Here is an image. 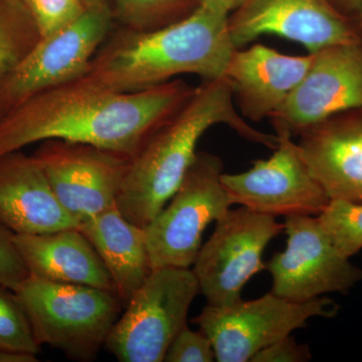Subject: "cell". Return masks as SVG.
Masks as SVG:
<instances>
[{
    "label": "cell",
    "instance_id": "4",
    "mask_svg": "<svg viewBox=\"0 0 362 362\" xmlns=\"http://www.w3.org/2000/svg\"><path fill=\"white\" fill-rule=\"evenodd\" d=\"M14 293L40 346L49 345L77 361L96 358L124 306L115 293L33 275Z\"/></svg>",
    "mask_w": 362,
    "mask_h": 362
},
{
    "label": "cell",
    "instance_id": "6",
    "mask_svg": "<svg viewBox=\"0 0 362 362\" xmlns=\"http://www.w3.org/2000/svg\"><path fill=\"white\" fill-rule=\"evenodd\" d=\"M199 293L192 269H153L128 300L105 346L120 362L163 361L169 345L187 326Z\"/></svg>",
    "mask_w": 362,
    "mask_h": 362
},
{
    "label": "cell",
    "instance_id": "5",
    "mask_svg": "<svg viewBox=\"0 0 362 362\" xmlns=\"http://www.w3.org/2000/svg\"><path fill=\"white\" fill-rule=\"evenodd\" d=\"M223 168L220 157L197 152L180 187L144 228L152 270L194 266L206 226L233 206L221 182Z\"/></svg>",
    "mask_w": 362,
    "mask_h": 362
},
{
    "label": "cell",
    "instance_id": "3",
    "mask_svg": "<svg viewBox=\"0 0 362 362\" xmlns=\"http://www.w3.org/2000/svg\"><path fill=\"white\" fill-rule=\"evenodd\" d=\"M228 16L199 4L182 20L149 32H111L81 80L114 92H137L180 75L223 77L235 47Z\"/></svg>",
    "mask_w": 362,
    "mask_h": 362
},
{
    "label": "cell",
    "instance_id": "19",
    "mask_svg": "<svg viewBox=\"0 0 362 362\" xmlns=\"http://www.w3.org/2000/svg\"><path fill=\"white\" fill-rule=\"evenodd\" d=\"M78 228L103 261L125 306L152 271L144 228L127 220L117 206L81 223Z\"/></svg>",
    "mask_w": 362,
    "mask_h": 362
},
{
    "label": "cell",
    "instance_id": "26",
    "mask_svg": "<svg viewBox=\"0 0 362 362\" xmlns=\"http://www.w3.org/2000/svg\"><path fill=\"white\" fill-rule=\"evenodd\" d=\"M13 237L14 233L0 223V284L16 292L30 274Z\"/></svg>",
    "mask_w": 362,
    "mask_h": 362
},
{
    "label": "cell",
    "instance_id": "13",
    "mask_svg": "<svg viewBox=\"0 0 362 362\" xmlns=\"http://www.w3.org/2000/svg\"><path fill=\"white\" fill-rule=\"evenodd\" d=\"M228 28L235 49L266 35L302 45L309 54L362 40V25L331 0H246L228 16Z\"/></svg>",
    "mask_w": 362,
    "mask_h": 362
},
{
    "label": "cell",
    "instance_id": "28",
    "mask_svg": "<svg viewBox=\"0 0 362 362\" xmlns=\"http://www.w3.org/2000/svg\"><path fill=\"white\" fill-rule=\"evenodd\" d=\"M345 16L354 18L362 25V0H331Z\"/></svg>",
    "mask_w": 362,
    "mask_h": 362
},
{
    "label": "cell",
    "instance_id": "7",
    "mask_svg": "<svg viewBox=\"0 0 362 362\" xmlns=\"http://www.w3.org/2000/svg\"><path fill=\"white\" fill-rule=\"evenodd\" d=\"M113 20L104 2L88 6L70 25L42 37L0 77V120L40 93L82 77L110 35Z\"/></svg>",
    "mask_w": 362,
    "mask_h": 362
},
{
    "label": "cell",
    "instance_id": "18",
    "mask_svg": "<svg viewBox=\"0 0 362 362\" xmlns=\"http://www.w3.org/2000/svg\"><path fill=\"white\" fill-rule=\"evenodd\" d=\"M13 240L30 275L117 294L103 261L78 226L37 235L14 233Z\"/></svg>",
    "mask_w": 362,
    "mask_h": 362
},
{
    "label": "cell",
    "instance_id": "29",
    "mask_svg": "<svg viewBox=\"0 0 362 362\" xmlns=\"http://www.w3.org/2000/svg\"><path fill=\"white\" fill-rule=\"evenodd\" d=\"M201 6L209 7L218 13L230 16L233 11L242 6L246 0H197Z\"/></svg>",
    "mask_w": 362,
    "mask_h": 362
},
{
    "label": "cell",
    "instance_id": "30",
    "mask_svg": "<svg viewBox=\"0 0 362 362\" xmlns=\"http://www.w3.org/2000/svg\"><path fill=\"white\" fill-rule=\"evenodd\" d=\"M87 6H96V4H104V0H84Z\"/></svg>",
    "mask_w": 362,
    "mask_h": 362
},
{
    "label": "cell",
    "instance_id": "25",
    "mask_svg": "<svg viewBox=\"0 0 362 362\" xmlns=\"http://www.w3.org/2000/svg\"><path fill=\"white\" fill-rule=\"evenodd\" d=\"M216 354L209 338L201 330L189 329L187 325L180 330L169 345L164 361L166 362H213Z\"/></svg>",
    "mask_w": 362,
    "mask_h": 362
},
{
    "label": "cell",
    "instance_id": "1",
    "mask_svg": "<svg viewBox=\"0 0 362 362\" xmlns=\"http://www.w3.org/2000/svg\"><path fill=\"white\" fill-rule=\"evenodd\" d=\"M194 90L183 80L125 93L71 81L33 97L0 120V156L59 139L131 158Z\"/></svg>",
    "mask_w": 362,
    "mask_h": 362
},
{
    "label": "cell",
    "instance_id": "17",
    "mask_svg": "<svg viewBox=\"0 0 362 362\" xmlns=\"http://www.w3.org/2000/svg\"><path fill=\"white\" fill-rule=\"evenodd\" d=\"M0 223L18 235L78 226L59 204L39 162L21 150L0 156Z\"/></svg>",
    "mask_w": 362,
    "mask_h": 362
},
{
    "label": "cell",
    "instance_id": "10",
    "mask_svg": "<svg viewBox=\"0 0 362 362\" xmlns=\"http://www.w3.org/2000/svg\"><path fill=\"white\" fill-rule=\"evenodd\" d=\"M284 226L287 246L266 265L273 294L302 303L347 293L362 281V269L340 254L317 216H287Z\"/></svg>",
    "mask_w": 362,
    "mask_h": 362
},
{
    "label": "cell",
    "instance_id": "9",
    "mask_svg": "<svg viewBox=\"0 0 362 362\" xmlns=\"http://www.w3.org/2000/svg\"><path fill=\"white\" fill-rule=\"evenodd\" d=\"M284 228L275 216L245 206L230 209L216 221L192 269L207 304L228 306L240 301L247 283L266 269L262 257L269 243Z\"/></svg>",
    "mask_w": 362,
    "mask_h": 362
},
{
    "label": "cell",
    "instance_id": "21",
    "mask_svg": "<svg viewBox=\"0 0 362 362\" xmlns=\"http://www.w3.org/2000/svg\"><path fill=\"white\" fill-rule=\"evenodd\" d=\"M123 28L137 32L157 30L185 18L197 6V0H116Z\"/></svg>",
    "mask_w": 362,
    "mask_h": 362
},
{
    "label": "cell",
    "instance_id": "11",
    "mask_svg": "<svg viewBox=\"0 0 362 362\" xmlns=\"http://www.w3.org/2000/svg\"><path fill=\"white\" fill-rule=\"evenodd\" d=\"M33 156L78 225L116 206L130 162L118 152L59 139L40 142Z\"/></svg>",
    "mask_w": 362,
    "mask_h": 362
},
{
    "label": "cell",
    "instance_id": "14",
    "mask_svg": "<svg viewBox=\"0 0 362 362\" xmlns=\"http://www.w3.org/2000/svg\"><path fill=\"white\" fill-rule=\"evenodd\" d=\"M277 135V134H276ZM273 156L240 173H223L233 204L275 216H319L330 199L306 165L292 136L279 134Z\"/></svg>",
    "mask_w": 362,
    "mask_h": 362
},
{
    "label": "cell",
    "instance_id": "20",
    "mask_svg": "<svg viewBox=\"0 0 362 362\" xmlns=\"http://www.w3.org/2000/svg\"><path fill=\"white\" fill-rule=\"evenodd\" d=\"M40 40L39 30L21 0H0V77Z\"/></svg>",
    "mask_w": 362,
    "mask_h": 362
},
{
    "label": "cell",
    "instance_id": "15",
    "mask_svg": "<svg viewBox=\"0 0 362 362\" xmlns=\"http://www.w3.org/2000/svg\"><path fill=\"white\" fill-rule=\"evenodd\" d=\"M300 137V154L328 197L361 202L362 107L335 114Z\"/></svg>",
    "mask_w": 362,
    "mask_h": 362
},
{
    "label": "cell",
    "instance_id": "22",
    "mask_svg": "<svg viewBox=\"0 0 362 362\" xmlns=\"http://www.w3.org/2000/svg\"><path fill=\"white\" fill-rule=\"evenodd\" d=\"M323 230L340 254L351 258L362 250V202L330 199L317 216Z\"/></svg>",
    "mask_w": 362,
    "mask_h": 362
},
{
    "label": "cell",
    "instance_id": "8",
    "mask_svg": "<svg viewBox=\"0 0 362 362\" xmlns=\"http://www.w3.org/2000/svg\"><path fill=\"white\" fill-rule=\"evenodd\" d=\"M338 310L339 306L329 298L298 303L271 292L228 306L207 304L194 322L211 340L216 361L247 362L293 331L306 327L311 318H333Z\"/></svg>",
    "mask_w": 362,
    "mask_h": 362
},
{
    "label": "cell",
    "instance_id": "12",
    "mask_svg": "<svg viewBox=\"0 0 362 362\" xmlns=\"http://www.w3.org/2000/svg\"><path fill=\"white\" fill-rule=\"evenodd\" d=\"M270 117L276 134L301 135L329 117L362 107V40L330 45Z\"/></svg>",
    "mask_w": 362,
    "mask_h": 362
},
{
    "label": "cell",
    "instance_id": "23",
    "mask_svg": "<svg viewBox=\"0 0 362 362\" xmlns=\"http://www.w3.org/2000/svg\"><path fill=\"white\" fill-rule=\"evenodd\" d=\"M40 347L16 293L0 284V350L37 356Z\"/></svg>",
    "mask_w": 362,
    "mask_h": 362
},
{
    "label": "cell",
    "instance_id": "2",
    "mask_svg": "<svg viewBox=\"0 0 362 362\" xmlns=\"http://www.w3.org/2000/svg\"><path fill=\"white\" fill-rule=\"evenodd\" d=\"M220 124L249 141L277 147V135L261 132L245 120L225 77L204 80L131 157L116 202L123 216L146 228L180 187L202 136Z\"/></svg>",
    "mask_w": 362,
    "mask_h": 362
},
{
    "label": "cell",
    "instance_id": "16",
    "mask_svg": "<svg viewBox=\"0 0 362 362\" xmlns=\"http://www.w3.org/2000/svg\"><path fill=\"white\" fill-rule=\"evenodd\" d=\"M312 54L289 56L263 45L235 49L223 74L244 118H270L301 82Z\"/></svg>",
    "mask_w": 362,
    "mask_h": 362
},
{
    "label": "cell",
    "instance_id": "24",
    "mask_svg": "<svg viewBox=\"0 0 362 362\" xmlns=\"http://www.w3.org/2000/svg\"><path fill=\"white\" fill-rule=\"evenodd\" d=\"M39 30L40 39L70 25L88 8L84 0H21Z\"/></svg>",
    "mask_w": 362,
    "mask_h": 362
},
{
    "label": "cell",
    "instance_id": "27",
    "mask_svg": "<svg viewBox=\"0 0 362 362\" xmlns=\"http://www.w3.org/2000/svg\"><path fill=\"white\" fill-rule=\"evenodd\" d=\"M311 358L309 347L299 344L294 337L288 335L262 349L251 362H305Z\"/></svg>",
    "mask_w": 362,
    "mask_h": 362
}]
</instances>
